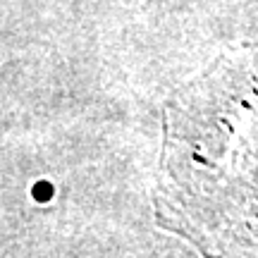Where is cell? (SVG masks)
<instances>
[{
  "label": "cell",
  "instance_id": "1",
  "mask_svg": "<svg viewBox=\"0 0 258 258\" xmlns=\"http://www.w3.org/2000/svg\"><path fill=\"white\" fill-rule=\"evenodd\" d=\"M160 227L206 258H258V43L177 93L153 194Z\"/></svg>",
  "mask_w": 258,
  "mask_h": 258
}]
</instances>
